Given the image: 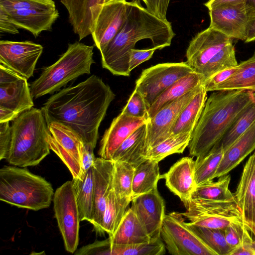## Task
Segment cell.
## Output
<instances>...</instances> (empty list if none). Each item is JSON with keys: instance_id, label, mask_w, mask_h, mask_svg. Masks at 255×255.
<instances>
[{"instance_id": "cell-1", "label": "cell", "mask_w": 255, "mask_h": 255, "mask_svg": "<svg viewBox=\"0 0 255 255\" xmlns=\"http://www.w3.org/2000/svg\"><path fill=\"white\" fill-rule=\"evenodd\" d=\"M116 95L96 75L76 85L60 90L41 108L48 125L63 124L76 132L85 144L96 147L99 128Z\"/></svg>"}, {"instance_id": "cell-2", "label": "cell", "mask_w": 255, "mask_h": 255, "mask_svg": "<svg viewBox=\"0 0 255 255\" xmlns=\"http://www.w3.org/2000/svg\"><path fill=\"white\" fill-rule=\"evenodd\" d=\"M175 35L171 22L149 12L140 0L128 1L125 23L101 53L102 67L114 75L129 76V51L136 42L148 39L153 47L161 49L170 46Z\"/></svg>"}, {"instance_id": "cell-3", "label": "cell", "mask_w": 255, "mask_h": 255, "mask_svg": "<svg viewBox=\"0 0 255 255\" xmlns=\"http://www.w3.org/2000/svg\"><path fill=\"white\" fill-rule=\"evenodd\" d=\"M255 100V93L247 90L217 91L207 98L188 146L192 157L205 155L243 110Z\"/></svg>"}, {"instance_id": "cell-4", "label": "cell", "mask_w": 255, "mask_h": 255, "mask_svg": "<svg viewBox=\"0 0 255 255\" xmlns=\"http://www.w3.org/2000/svg\"><path fill=\"white\" fill-rule=\"evenodd\" d=\"M11 141L5 159L20 167L35 166L50 153L49 131L42 110L34 108L13 121Z\"/></svg>"}, {"instance_id": "cell-5", "label": "cell", "mask_w": 255, "mask_h": 255, "mask_svg": "<svg viewBox=\"0 0 255 255\" xmlns=\"http://www.w3.org/2000/svg\"><path fill=\"white\" fill-rule=\"evenodd\" d=\"M54 192L51 184L24 167L4 165L0 169V200L33 211L48 208Z\"/></svg>"}, {"instance_id": "cell-6", "label": "cell", "mask_w": 255, "mask_h": 255, "mask_svg": "<svg viewBox=\"0 0 255 255\" xmlns=\"http://www.w3.org/2000/svg\"><path fill=\"white\" fill-rule=\"evenodd\" d=\"M93 46L76 41L69 43L66 52L52 65L45 68L39 77L30 85L33 98H38L59 91L70 81L90 74Z\"/></svg>"}, {"instance_id": "cell-7", "label": "cell", "mask_w": 255, "mask_h": 255, "mask_svg": "<svg viewBox=\"0 0 255 255\" xmlns=\"http://www.w3.org/2000/svg\"><path fill=\"white\" fill-rule=\"evenodd\" d=\"M184 206L186 211L181 214L194 226L224 230L234 224L244 225L241 210L235 198L191 199Z\"/></svg>"}, {"instance_id": "cell-8", "label": "cell", "mask_w": 255, "mask_h": 255, "mask_svg": "<svg viewBox=\"0 0 255 255\" xmlns=\"http://www.w3.org/2000/svg\"><path fill=\"white\" fill-rule=\"evenodd\" d=\"M181 213L165 214L160 236L173 255H217L187 225Z\"/></svg>"}, {"instance_id": "cell-9", "label": "cell", "mask_w": 255, "mask_h": 255, "mask_svg": "<svg viewBox=\"0 0 255 255\" xmlns=\"http://www.w3.org/2000/svg\"><path fill=\"white\" fill-rule=\"evenodd\" d=\"M194 71L186 62L159 63L144 69L135 82V90L148 107L176 81Z\"/></svg>"}, {"instance_id": "cell-10", "label": "cell", "mask_w": 255, "mask_h": 255, "mask_svg": "<svg viewBox=\"0 0 255 255\" xmlns=\"http://www.w3.org/2000/svg\"><path fill=\"white\" fill-rule=\"evenodd\" d=\"M53 204L55 216L65 250L74 253L79 243L81 221L71 181H66L56 189Z\"/></svg>"}, {"instance_id": "cell-11", "label": "cell", "mask_w": 255, "mask_h": 255, "mask_svg": "<svg viewBox=\"0 0 255 255\" xmlns=\"http://www.w3.org/2000/svg\"><path fill=\"white\" fill-rule=\"evenodd\" d=\"M209 27L229 37L245 41L248 25L255 11L246 3H228L208 9Z\"/></svg>"}, {"instance_id": "cell-12", "label": "cell", "mask_w": 255, "mask_h": 255, "mask_svg": "<svg viewBox=\"0 0 255 255\" xmlns=\"http://www.w3.org/2000/svg\"><path fill=\"white\" fill-rule=\"evenodd\" d=\"M200 86L159 110L146 123L145 150H148L171 136L182 110L198 92Z\"/></svg>"}, {"instance_id": "cell-13", "label": "cell", "mask_w": 255, "mask_h": 255, "mask_svg": "<svg viewBox=\"0 0 255 255\" xmlns=\"http://www.w3.org/2000/svg\"><path fill=\"white\" fill-rule=\"evenodd\" d=\"M43 47L30 41L0 40V63L28 79L33 76Z\"/></svg>"}, {"instance_id": "cell-14", "label": "cell", "mask_w": 255, "mask_h": 255, "mask_svg": "<svg viewBox=\"0 0 255 255\" xmlns=\"http://www.w3.org/2000/svg\"><path fill=\"white\" fill-rule=\"evenodd\" d=\"M33 106L27 79L0 64V108L18 117Z\"/></svg>"}, {"instance_id": "cell-15", "label": "cell", "mask_w": 255, "mask_h": 255, "mask_svg": "<svg viewBox=\"0 0 255 255\" xmlns=\"http://www.w3.org/2000/svg\"><path fill=\"white\" fill-rule=\"evenodd\" d=\"M232 39L209 27L198 33L187 48L186 61L193 70L201 74L208 62Z\"/></svg>"}, {"instance_id": "cell-16", "label": "cell", "mask_w": 255, "mask_h": 255, "mask_svg": "<svg viewBox=\"0 0 255 255\" xmlns=\"http://www.w3.org/2000/svg\"><path fill=\"white\" fill-rule=\"evenodd\" d=\"M165 208L164 200L158 192L157 186L131 200L130 208L145 229L150 241L161 238V229L165 215Z\"/></svg>"}, {"instance_id": "cell-17", "label": "cell", "mask_w": 255, "mask_h": 255, "mask_svg": "<svg viewBox=\"0 0 255 255\" xmlns=\"http://www.w3.org/2000/svg\"><path fill=\"white\" fill-rule=\"evenodd\" d=\"M128 1L105 3L97 18L92 36L95 46L102 52L123 26L127 18Z\"/></svg>"}, {"instance_id": "cell-18", "label": "cell", "mask_w": 255, "mask_h": 255, "mask_svg": "<svg viewBox=\"0 0 255 255\" xmlns=\"http://www.w3.org/2000/svg\"><path fill=\"white\" fill-rule=\"evenodd\" d=\"M68 13V20L79 40L93 32L105 0H60Z\"/></svg>"}, {"instance_id": "cell-19", "label": "cell", "mask_w": 255, "mask_h": 255, "mask_svg": "<svg viewBox=\"0 0 255 255\" xmlns=\"http://www.w3.org/2000/svg\"><path fill=\"white\" fill-rule=\"evenodd\" d=\"M94 172V213L91 224L96 233L101 224L109 193L113 189L114 161L96 158Z\"/></svg>"}, {"instance_id": "cell-20", "label": "cell", "mask_w": 255, "mask_h": 255, "mask_svg": "<svg viewBox=\"0 0 255 255\" xmlns=\"http://www.w3.org/2000/svg\"><path fill=\"white\" fill-rule=\"evenodd\" d=\"M167 187L179 197L185 205L191 200L197 185L195 180V160L184 157L175 162L165 173L160 175Z\"/></svg>"}, {"instance_id": "cell-21", "label": "cell", "mask_w": 255, "mask_h": 255, "mask_svg": "<svg viewBox=\"0 0 255 255\" xmlns=\"http://www.w3.org/2000/svg\"><path fill=\"white\" fill-rule=\"evenodd\" d=\"M146 121L145 119L132 117L121 112L105 131L100 141L98 154L104 159L111 160L123 142Z\"/></svg>"}, {"instance_id": "cell-22", "label": "cell", "mask_w": 255, "mask_h": 255, "mask_svg": "<svg viewBox=\"0 0 255 255\" xmlns=\"http://www.w3.org/2000/svg\"><path fill=\"white\" fill-rule=\"evenodd\" d=\"M235 199L240 207L246 228H255V152L244 165Z\"/></svg>"}, {"instance_id": "cell-23", "label": "cell", "mask_w": 255, "mask_h": 255, "mask_svg": "<svg viewBox=\"0 0 255 255\" xmlns=\"http://www.w3.org/2000/svg\"><path fill=\"white\" fill-rule=\"evenodd\" d=\"M5 12L16 26L28 31L35 37L42 31H51L53 24L59 16L57 9L47 11L21 9Z\"/></svg>"}, {"instance_id": "cell-24", "label": "cell", "mask_w": 255, "mask_h": 255, "mask_svg": "<svg viewBox=\"0 0 255 255\" xmlns=\"http://www.w3.org/2000/svg\"><path fill=\"white\" fill-rule=\"evenodd\" d=\"M255 149V122L224 152L215 178L226 175Z\"/></svg>"}, {"instance_id": "cell-25", "label": "cell", "mask_w": 255, "mask_h": 255, "mask_svg": "<svg viewBox=\"0 0 255 255\" xmlns=\"http://www.w3.org/2000/svg\"><path fill=\"white\" fill-rule=\"evenodd\" d=\"M146 123L132 132L120 145L111 160L127 162L135 168L146 159Z\"/></svg>"}, {"instance_id": "cell-26", "label": "cell", "mask_w": 255, "mask_h": 255, "mask_svg": "<svg viewBox=\"0 0 255 255\" xmlns=\"http://www.w3.org/2000/svg\"><path fill=\"white\" fill-rule=\"evenodd\" d=\"M204 80L203 76L195 72L181 78L162 93L147 111V120L151 119L159 110L180 98L200 85Z\"/></svg>"}, {"instance_id": "cell-27", "label": "cell", "mask_w": 255, "mask_h": 255, "mask_svg": "<svg viewBox=\"0 0 255 255\" xmlns=\"http://www.w3.org/2000/svg\"><path fill=\"white\" fill-rule=\"evenodd\" d=\"M109 237L112 243L115 244L128 245L151 241L145 229L130 207L126 210L115 233Z\"/></svg>"}, {"instance_id": "cell-28", "label": "cell", "mask_w": 255, "mask_h": 255, "mask_svg": "<svg viewBox=\"0 0 255 255\" xmlns=\"http://www.w3.org/2000/svg\"><path fill=\"white\" fill-rule=\"evenodd\" d=\"M81 221L91 223L94 213V172L93 166L85 173L83 180H71Z\"/></svg>"}, {"instance_id": "cell-29", "label": "cell", "mask_w": 255, "mask_h": 255, "mask_svg": "<svg viewBox=\"0 0 255 255\" xmlns=\"http://www.w3.org/2000/svg\"><path fill=\"white\" fill-rule=\"evenodd\" d=\"M207 92L201 84L198 92L179 115L172 134L193 131L207 99Z\"/></svg>"}, {"instance_id": "cell-30", "label": "cell", "mask_w": 255, "mask_h": 255, "mask_svg": "<svg viewBox=\"0 0 255 255\" xmlns=\"http://www.w3.org/2000/svg\"><path fill=\"white\" fill-rule=\"evenodd\" d=\"M132 199L117 195L112 189L108 196L101 224L96 234L112 235L120 224Z\"/></svg>"}, {"instance_id": "cell-31", "label": "cell", "mask_w": 255, "mask_h": 255, "mask_svg": "<svg viewBox=\"0 0 255 255\" xmlns=\"http://www.w3.org/2000/svg\"><path fill=\"white\" fill-rule=\"evenodd\" d=\"M247 90L255 92V53L247 60L238 64L235 73L213 91Z\"/></svg>"}, {"instance_id": "cell-32", "label": "cell", "mask_w": 255, "mask_h": 255, "mask_svg": "<svg viewBox=\"0 0 255 255\" xmlns=\"http://www.w3.org/2000/svg\"><path fill=\"white\" fill-rule=\"evenodd\" d=\"M160 175L158 162L146 159L137 166L132 182V199L157 187Z\"/></svg>"}, {"instance_id": "cell-33", "label": "cell", "mask_w": 255, "mask_h": 255, "mask_svg": "<svg viewBox=\"0 0 255 255\" xmlns=\"http://www.w3.org/2000/svg\"><path fill=\"white\" fill-rule=\"evenodd\" d=\"M255 122V100L240 114L212 149L227 150Z\"/></svg>"}, {"instance_id": "cell-34", "label": "cell", "mask_w": 255, "mask_h": 255, "mask_svg": "<svg viewBox=\"0 0 255 255\" xmlns=\"http://www.w3.org/2000/svg\"><path fill=\"white\" fill-rule=\"evenodd\" d=\"M192 132L173 134L148 151L146 159L159 162L174 153H182L188 147L192 138Z\"/></svg>"}, {"instance_id": "cell-35", "label": "cell", "mask_w": 255, "mask_h": 255, "mask_svg": "<svg viewBox=\"0 0 255 255\" xmlns=\"http://www.w3.org/2000/svg\"><path fill=\"white\" fill-rule=\"evenodd\" d=\"M217 181H210L197 186L191 199L224 200L235 198L234 193L229 190L230 174L222 176Z\"/></svg>"}, {"instance_id": "cell-36", "label": "cell", "mask_w": 255, "mask_h": 255, "mask_svg": "<svg viewBox=\"0 0 255 255\" xmlns=\"http://www.w3.org/2000/svg\"><path fill=\"white\" fill-rule=\"evenodd\" d=\"M222 149H211L205 155L195 160V180L197 186L213 180L222 159Z\"/></svg>"}, {"instance_id": "cell-37", "label": "cell", "mask_w": 255, "mask_h": 255, "mask_svg": "<svg viewBox=\"0 0 255 255\" xmlns=\"http://www.w3.org/2000/svg\"><path fill=\"white\" fill-rule=\"evenodd\" d=\"M186 224L217 255H231L233 249L227 244L223 230Z\"/></svg>"}, {"instance_id": "cell-38", "label": "cell", "mask_w": 255, "mask_h": 255, "mask_svg": "<svg viewBox=\"0 0 255 255\" xmlns=\"http://www.w3.org/2000/svg\"><path fill=\"white\" fill-rule=\"evenodd\" d=\"M135 168L123 161H114L113 189L122 197L132 199V186Z\"/></svg>"}, {"instance_id": "cell-39", "label": "cell", "mask_w": 255, "mask_h": 255, "mask_svg": "<svg viewBox=\"0 0 255 255\" xmlns=\"http://www.w3.org/2000/svg\"><path fill=\"white\" fill-rule=\"evenodd\" d=\"M165 248L161 238L139 244H112L111 255H163L166 253Z\"/></svg>"}, {"instance_id": "cell-40", "label": "cell", "mask_w": 255, "mask_h": 255, "mask_svg": "<svg viewBox=\"0 0 255 255\" xmlns=\"http://www.w3.org/2000/svg\"><path fill=\"white\" fill-rule=\"evenodd\" d=\"M233 42L224 47L206 65L201 75L204 80L213 75L238 65Z\"/></svg>"}, {"instance_id": "cell-41", "label": "cell", "mask_w": 255, "mask_h": 255, "mask_svg": "<svg viewBox=\"0 0 255 255\" xmlns=\"http://www.w3.org/2000/svg\"><path fill=\"white\" fill-rule=\"evenodd\" d=\"M0 7L6 11L21 9L47 11L57 9L53 0H0Z\"/></svg>"}, {"instance_id": "cell-42", "label": "cell", "mask_w": 255, "mask_h": 255, "mask_svg": "<svg viewBox=\"0 0 255 255\" xmlns=\"http://www.w3.org/2000/svg\"><path fill=\"white\" fill-rule=\"evenodd\" d=\"M148 110L143 98L134 89L122 113L132 117L147 120Z\"/></svg>"}, {"instance_id": "cell-43", "label": "cell", "mask_w": 255, "mask_h": 255, "mask_svg": "<svg viewBox=\"0 0 255 255\" xmlns=\"http://www.w3.org/2000/svg\"><path fill=\"white\" fill-rule=\"evenodd\" d=\"M112 242L110 237L105 240L96 241L76 250L75 255H111Z\"/></svg>"}, {"instance_id": "cell-44", "label": "cell", "mask_w": 255, "mask_h": 255, "mask_svg": "<svg viewBox=\"0 0 255 255\" xmlns=\"http://www.w3.org/2000/svg\"><path fill=\"white\" fill-rule=\"evenodd\" d=\"M245 227L243 224H234L223 230L225 240L233 250L240 245Z\"/></svg>"}, {"instance_id": "cell-45", "label": "cell", "mask_w": 255, "mask_h": 255, "mask_svg": "<svg viewBox=\"0 0 255 255\" xmlns=\"http://www.w3.org/2000/svg\"><path fill=\"white\" fill-rule=\"evenodd\" d=\"M237 66L221 71L204 80L202 84L207 92L213 91L216 87L228 80L236 71Z\"/></svg>"}, {"instance_id": "cell-46", "label": "cell", "mask_w": 255, "mask_h": 255, "mask_svg": "<svg viewBox=\"0 0 255 255\" xmlns=\"http://www.w3.org/2000/svg\"><path fill=\"white\" fill-rule=\"evenodd\" d=\"M11 128L9 122L0 123V160L6 159L11 141Z\"/></svg>"}, {"instance_id": "cell-47", "label": "cell", "mask_w": 255, "mask_h": 255, "mask_svg": "<svg viewBox=\"0 0 255 255\" xmlns=\"http://www.w3.org/2000/svg\"><path fill=\"white\" fill-rule=\"evenodd\" d=\"M157 49L152 47L145 49L132 48L129 51V70L131 72L140 64L150 59Z\"/></svg>"}, {"instance_id": "cell-48", "label": "cell", "mask_w": 255, "mask_h": 255, "mask_svg": "<svg viewBox=\"0 0 255 255\" xmlns=\"http://www.w3.org/2000/svg\"><path fill=\"white\" fill-rule=\"evenodd\" d=\"M146 8L159 18L166 20L167 12L170 0H140Z\"/></svg>"}, {"instance_id": "cell-49", "label": "cell", "mask_w": 255, "mask_h": 255, "mask_svg": "<svg viewBox=\"0 0 255 255\" xmlns=\"http://www.w3.org/2000/svg\"><path fill=\"white\" fill-rule=\"evenodd\" d=\"M255 255V240L252 238L249 231L246 227L240 245L234 249L231 255Z\"/></svg>"}, {"instance_id": "cell-50", "label": "cell", "mask_w": 255, "mask_h": 255, "mask_svg": "<svg viewBox=\"0 0 255 255\" xmlns=\"http://www.w3.org/2000/svg\"><path fill=\"white\" fill-rule=\"evenodd\" d=\"M94 149L92 145L84 143L81 155V166L85 174L93 166L96 159Z\"/></svg>"}, {"instance_id": "cell-51", "label": "cell", "mask_w": 255, "mask_h": 255, "mask_svg": "<svg viewBox=\"0 0 255 255\" xmlns=\"http://www.w3.org/2000/svg\"><path fill=\"white\" fill-rule=\"evenodd\" d=\"M0 31L12 34L19 33V28L9 19L5 11L0 7Z\"/></svg>"}, {"instance_id": "cell-52", "label": "cell", "mask_w": 255, "mask_h": 255, "mask_svg": "<svg viewBox=\"0 0 255 255\" xmlns=\"http://www.w3.org/2000/svg\"><path fill=\"white\" fill-rule=\"evenodd\" d=\"M248 0H208L204 3L208 9L220 5L228 3H246Z\"/></svg>"}, {"instance_id": "cell-53", "label": "cell", "mask_w": 255, "mask_h": 255, "mask_svg": "<svg viewBox=\"0 0 255 255\" xmlns=\"http://www.w3.org/2000/svg\"><path fill=\"white\" fill-rule=\"evenodd\" d=\"M254 41H255V14L247 28L245 42H250Z\"/></svg>"}, {"instance_id": "cell-54", "label": "cell", "mask_w": 255, "mask_h": 255, "mask_svg": "<svg viewBox=\"0 0 255 255\" xmlns=\"http://www.w3.org/2000/svg\"><path fill=\"white\" fill-rule=\"evenodd\" d=\"M246 3L251 6L255 11V0H248Z\"/></svg>"}, {"instance_id": "cell-55", "label": "cell", "mask_w": 255, "mask_h": 255, "mask_svg": "<svg viewBox=\"0 0 255 255\" xmlns=\"http://www.w3.org/2000/svg\"><path fill=\"white\" fill-rule=\"evenodd\" d=\"M250 232H251L254 236L255 237V228L251 229Z\"/></svg>"}, {"instance_id": "cell-56", "label": "cell", "mask_w": 255, "mask_h": 255, "mask_svg": "<svg viewBox=\"0 0 255 255\" xmlns=\"http://www.w3.org/2000/svg\"><path fill=\"white\" fill-rule=\"evenodd\" d=\"M118 0H105V3H109L110 2L114 1H118Z\"/></svg>"}]
</instances>
